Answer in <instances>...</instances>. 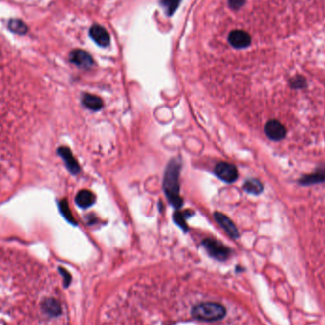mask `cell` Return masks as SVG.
Returning <instances> with one entry per match:
<instances>
[{
  "label": "cell",
  "mask_w": 325,
  "mask_h": 325,
  "mask_svg": "<svg viewBox=\"0 0 325 325\" xmlns=\"http://www.w3.org/2000/svg\"><path fill=\"white\" fill-rule=\"evenodd\" d=\"M181 168H182V164L180 160L172 159L168 163V167L166 168L164 181H163L164 192L168 198V202L176 210H179L183 206V199L180 196V183H179Z\"/></svg>",
  "instance_id": "cell-1"
},
{
  "label": "cell",
  "mask_w": 325,
  "mask_h": 325,
  "mask_svg": "<svg viewBox=\"0 0 325 325\" xmlns=\"http://www.w3.org/2000/svg\"><path fill=\"white\" fill-rule=\"evenodd\" d=\"M192 317L202 322H215L226 315V309L218 303H202L192 308Z\"/></svg>",
  "instance_id": "cell-2"
},
{
  "label": "cell",
  "mask_w": 325,
  "mask_h": 325,
  "mask_svg": "<svg viewBox=\"0 0 325 325\" xmlns=\"http://www.w3.org/2000/svg\"><path fill=\"white\" fill-rule=\"evenodd\" d=\"M204 248L209 253L210 257L220 262L227 260L230 256V249L220 243V241L212 239H206L202 242Z\"/></svg>",
  "instance_id": "cell-3"
},
{
  "label": "cell",
  "mask_w": 325,
  "mask_h": 325,
  "mask_svg": "<svg viewBox=\"0 0 325 325\" xmlns=\"http://www.w3.org/2000/svg\"><path fill=\"white\" fill-rule=\"evenodd\" d=\"M215 174L218 178L225 183H234L239 177V172L237 168L226 162H220L215 167Z\"/></svg>",
  "instance_id": "cell-4"
},
{
  "label": "cell",
  "mask_w": 325,
  "mask_h": 325,
  "mask_svg": "<svg viewBox=\"0 0 325 325\" xmlns=\"http://www.w3.org/2000/svg\"><path fill=\"white\" fill-rule=\"evenodd\" d=\"M264 131L266 136L273 141H280L286 135L285 127L277 120L268 121L264 127Z\"/></svg>",
  "instance_id": "cell-5"
},
{
  "label": "cell",
  "mask_w": 325,
  "mask_h": 325,
  "mask_svg": "<svg viewBox=\"0 0 325 325\" xmlns=\"http://www.w3.org/2000/svg\"><path fill=\"white\" fill-rule=\"evenodd\" d=\"M214 218L215 220L218 221V223L220 224V227L225 231L231 238L233 239H238L240 237V233L237 228V226L234 224V222L224 214L220 213V212H215L214 213Z\"/></svg>",
  "instance_id": "cell-6"
},
{
  "label": "cell",
  "mask_w": 325,
  "mask_h": 325,
  "mask_svg": "<svg viewBox=\"0 0 325 325\" xmlns=\"http://www.w3.org/2000/svg\"><path fill=\"white\" fill-rule=\"evenodd\" d=\"M70 61L82 69H90L94 66V59L88 53L82 50H75L70 54Z\"/></svg>",
  "instance_id": "cell-7"
},
{
  "label": "cell",
  "mask_w": 325,
  "mask_h": 325,
  "mask_svg": "<svg viewBox=\"0 0 325 325\" xmlns=\"http://www.w3.org/2000/svg\"><path fill=\"white\" fill-rule=\"evenodd\" d=\"M90 36L98 46L107 48L110 43L109 34L105 29L99 25H94L90 29Z\"/></svg>",
  "instance_id": "cell-8"
},
{
  "label": "cell",
  "mask_w": 325,
  "mask_h": 325,
  "mask_svg": "<svg viewBox=\"0 0 325 325\" xmlns=\"http://www.w3.org/2000/svg\"><path fill=\"white\" fill-rule=\"evenodd\" d=\"M58 154L59 156L62 158L65 162V165L68 168V170L73 173V174H77L80 172V166L78 165L77 161L74 157L72 151L70 148L66 147H61L58 148Z\"/></svg>",
  "instance_id": "cell-9"
},
{
  "label": "cell",
  "mask_w": 325,
  "mask_h": 325,
  "mask_svg": "<svg viewBox=\"0 0 325 325\" xmlns=\"http://www.w3.org/2000/svg\"><path fill=\"white\" fill-rule=\"evenodd\" d=\"M228 41L236 49H244L251 44V37L243 31H234L229 34Z\"/></svg>",
  "instance_id": "cell-10"
},
{
  "label": "cell",
  "mask_w": 325,
  "mask_h": 325,
  "mask_svg": "<svg viewBox=\"0 0 325 325\" xmlns=\"http://www.w3.org/2000/svg\"><path fill=\"white\" fill-rule=\"evenodd\" d=\"M76 205L81 209H88L95 203V195L90 190H80L75 197Z\"/></svg>",
  "instance_id": "cell-11"
},
{
  "label": "cell",
  "mask_w": 325,
  "mask_h": 325,
  "mask_svg": "<svg viewBox=\"0 0 325 325\" xmlns=\"http://www.w3.org/2000/svg\"><path fill=\"white\" fill-rule=\"evenodd\" d=\"M82 103L87 108H89L90 110H93V111H98L103 108L102 99L96 95L86 94L83 95Z\"/></svg>",
  "instance_id": "cell-12"
},
{
  "label": "cell",
  "mask_w": 325,
  "mask_h": 325,
  "mask_svg": "<svg viewBox=\"0 0 325 325\" xmlns=\"http://www.w3.org/2000/svg\"><path fill=\"white\" fill-rule=\"evenodd\" d=\"M42 309L45 313L56 317L61 314V305L53 298H48L46 299L42 304Z\"/></svg>",
  "instance_id": "cell-13"
},
{
  "label": "cell",
  "mask_w": 325,
  "mask_h": 325,
  "mask_svg": "<svg viewBox=\"0 0 325 325\" xmlns=\"http://www.w3.org/2000/svg\"><path fill=\"white\" fill-rule=\"evenodd\" d=\"M192 212L190 210H186L184 212H180V211H176L174 213V216H173V220L175 221V223L178 225L179 227L181 229L185 231V232H188L189 230V227H188V224H187V218H189L190 216H192Z\"/></svg>",
  "instance_id": "cell-14"
},
{
  "label": "cell",
  "mask_w": 325,
  "mask_h": 325,
  "mask_svg": "<svg viewBox=\"0 0 325 325\" xmlns=\"http://www.w3.org/2000/svg\"><path fill=\"white\" fill-rule=\"evenodd\" d=\"M243 189L250 194L258 195V194H261L263 191V186L259 180L249 179L243 184Z\"/></svg>",
  "instance_id": "cell-15"
},
{
  "label": "cell",
  "mask_w": 325,
  "mask_h": 325,
  "mask_svg": "<svg viewBox=\"0 0 325 325\" xmlns=\"http://www.w3.org/2000/svg\"><path fill=\"white\" fill-rule=\"evenodd\" d=\"M9 29L16 34H25L28 32L27 25L19 19H11V21L9 22Z\"/></svg>",
  "instance_id": "cell-16"
},
{
  "label": "cell",
  "mask_w": 325,
  "mask_h": 325,
  "mask_svg": "<svg viewBox=\"0 0 325 325\" xmlns=\"http://www.w3.org/2000/svg\"><path fill=\"white\" fill-rule=\"evenodd\" d=\"M325 178V169L320 170L312 175H308L301 180V183L304 185H310L313 183L323 182Z\"/></svg>",
  "instance_id": "cell-17"
},
{
  "label": "cell",
  "mask_w": 325,
  "mask_h": 325,
  "mask_svg": "<svg viewBox=\"0 0 325 325\" xmlns=\"http://www.w3.org/2000/svg\"><path fill=\"white\" fill-rule=\"evenodd\" d=\"M181 0H162L161 4L168 15H172L178 8Z\"/></svg>",
  "instance_id": "cell-18"
},
{
  "label": "cell",
  "mask_w": 325,
  "mask_h": 325,
  "mask_svg": "<svg viewBox=\"0 0 325 325\" xmlns=\"http://www.w3.org/2000/svg\"><path fill=\"white\" fill-rule=\"evenodd\" d=\"M59 209H60V211L62 213V215L64 216V218L66 220H68L69 222H71L72 224H76V221L74 219L73 217V214L70 210V208H69V205L67 203L66 200H62L59 204Z\"/></svg>",
  "instance_id": "cell-19"
},
{
  "label": "cell",
  "mask_w": 325,
  "mask_h": 325,
  "mask_svg": "<svg viewBox=\"0 0 325 325\" xmlns=\"http://www.w3.org/2000/svg\"><path fill=\"white\" fill-rule=\"evenodd\" d=\"M58 269H59V272H60V274L63 277L64 286L65 287H68L70 285L71 282H72V276H71V274L68 272L63 267H59Z\"/></svg>",
  "instance_id": "cell-20"
},
{
  "label": "cell",
  "mask_w": 325,
  "mask_h": 325,
  "mask_svg": "<svg viewBox=\"0 0 325 325\" xmlns=\"http://www.w3.org/2000/svg\"><path fill=\"white\" fill-rule=\"evenodd\" d=\"M245 0H229V6L233 10H238L243 6Z\"/></svg>",
  "instance_id": "cell-21"
}]
</instances>
